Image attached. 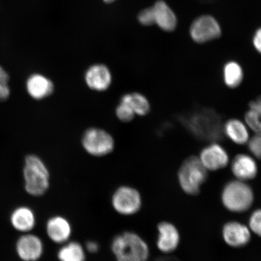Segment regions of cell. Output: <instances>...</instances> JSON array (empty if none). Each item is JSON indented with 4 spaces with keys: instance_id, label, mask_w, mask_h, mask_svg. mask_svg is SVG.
Instances as JSON below:
<instances>
[{
    "instance_id": "6da1fadb",
    "label": "cell",
    "mask_w": 261,
    "mask_h": 261,
    "mask_svg": "<svg viewBox=\"0 0 261 261\" xmlns=\"http://www.w3.org/2000/svg\"><path fill=\"white\" fill-rule=\"evenodd\" d=\"M180 122L195 138L210 142H218L224 136L220 116L213 110L203 109L182 116Z\"/></svg>"
},
{
    "instance_id": "7a4b0ae2",
    "label": "cell",
    "mask_w": 261,
    "mask_h": 261,
    "mask_svg": "<svg viewBox=\"0 0 261 261\" xmlns=\"http://www.w3.org/2000/svg\"><path fill=\"white\" fill-rule=\"evenodd\" d=\"M111 248L117 261H148L150 256L148 244L133 231L117 234Z\"/></svg>"
},
{
    "instance_id": "3957f363",
    "label": "cell",
    "mask_w": 261,
    "mask_h": 261,
    "mask_svg": "<svg viewBox=\"0 0 261 261\" xmlns=\"http://www.w3.org/2000/svg\"><path fill=\"white\" fill-rule=\"evenodd\" d=\"M221 201L228 212L243 214L252 207L254 192L247 182L234 179L224 186L221 193Z\"/></svg>"
},
{
    "instance_id": "277c9868",
    "label": "cell",
    "mask_w": 261,
    "mask_h": 261,
    "mask_svg": "<svg viewBox=\"0 0 261 261\" xmlns=\"http://www.w3.org/2000/svg\"><path fill=\"white\" fill-rule=\"evenodd\" d=\"M25 190L34 197H40L50 187V172L44 162L37 155L26 156L23 169Z\"/></svg>"
},
{
    "instance_id": "5b68a950",
    "label": "cell",
    "mask_w": 261,
    "mask_h": 261,
    "mask_svg": "<svg viewBox=\"0 0 261 261\" xmlns=\"http://www.w3.org/2000/svg\"><path fill=\"white\" fill-rule=\"evenodd\" d=\"M207 177L208 171L198 156L195 155L185 160L177 174L179 187L185 194L191 196L200 194L201 187Z\"/></svg>"
},
{
    "instance_id": "8992f818",
    "label": "cell",
    "mask_w": 261,
    "mask_h": 261,
    "mask_svg": "<svg viewBox=\"0 0 261 261\" xmlns=\"http://www.w3.org/2000/svg\"><path fill=\"white\" fill-rule=\"evenodd\" d=\"M81 143L88 154L96 158L111 154L115 147L112 135L107 130L96 127H91L85 130Z\"/></svg>"
},
{
    "instance_id": "52a82bcc",
    "label": "cell",
    "mask_w": 261,
    "mask_h": 261,
    "mask_svg": "<svg viewBox=\"0 0 261 261\" xmlns=\"http://www.w3.org/2000/svg\"><path fill=\"white\" fill-rule=\"evenodd\" d=\"M112 205L117 214L132 216L141 210L142 198L139 191L129 186H122L114 191Z\"/></svg>"
},
{
    "instance_id": "ba28073f",
    "label": "cell",
    "mask_w": 261,
    "mask_h": 261,
    "mask_svg": "<svg viewBox=\"0 0 261 261\" xmlns=\"http://www.w3.org/2000/svg\"><path fill=\"white\" fill-rule=\"evenodd\" d=\"M189 32L192 40L198 44L216 40L222 34L220 24L211 15H202L195 19Z\"/></svg>"
},
{
    "instance_id": "9c48e42d",
    "label": "cell",
    "mask_w": 261,
    "mask_h": 261,
    "mask_svg": "<svg viewBox=\"0 0 261 261\" xmlns=\"http://www.w3.org/2000/svg\"><path fill=\"white\" fill-rule=\"evenodd\" d=\"M252 232L247 225L238 221L226 222L221 230L223 241L234 249H240L247 246L252 240Z\"/></svg>"
},
{
    "instance_id": "30bf717a",
    "label": "cell",
    "mask_w": 261,
    "mask_h": 261,
    "mask_svg": "<svg viewBox=\"0 0 261 261\" xmlns=\"http://www.w3.org/2000/svg\"><path fill=\"white\" fill-rule=\"evenodd\" d=\"M198 158L208 171H217L226 167L230 161L226 149L217 142H211L201 149Z\"/></svg>"
},
{
    "instance_id": "8fae6325",
    "label": "cell",
    "mask_w": 261,
    "mask_h": 261,
    "mask_svg": "<svg viewBox=\"0 0 261 261\" xmlns=\"http://www.w3.org/2000/svg\"><path fill=\"white\" fill-rule=\"evenodd\" d=\"M84 81L91 90L103 92L109 89L112 84V73L106 64H94L85 72Z\"/></svg>"
},
{
    "instance_id": "7c38bea8",
    "label": "cell",
    "mask_w": 261,
    "mask_h": 261,
    "mask_svg": "<svg viewBox=\"0 0 261 261\" xmlns=\"http://www.w3.org/2000/svg\"><path fill=\"white\" fill-rule=\"evenodd\" d=\"M156 246L163 253L169 254L178 249L181 241L178 228L171 222L162 221L158 226Z\"/></svg>"
},
{
    "instance_id": "4fadbf2b",
    "label": "cell",
    "mask_w": 261,
    "mask_h": 261,
    "mask_svg": "<svg viewBox=\"0 0 261 261\" xmlns=\"http://www.w3.org/2000/svg\"><path fill=\"white\" fill-rule=\"evenodd\" d=\"M16 253L23 261H37L44 253L41 238L34 234H25L19 238L16 245Z\"/></svg>"
},
{
    "instance_id": "5bb4252c",
    "label": "cell",
    "mask_w": 261,
    "mask_h": 261,
    "mask_svg": "<svg viewBox=\"0 0 261 261\" xmlns=\"http://www.w3.org/2000/svg\"><path fill=\"white\" fill-rule=\"evenodd\" d=\"M230 169L236 179L245 182L252 180L258 173L255 159L246 154H239L234 156Z\"/></svg>"
},
{
    "instance_id": "9a60e30c",
    "label": "cell",
    "mask_w": 261,
    "mask_h": 261,
    "mask_svg": "<svg viewBox=\"0 0 261 261\" xmlns=\"http://www.w3.org/2000/svg\"><path fill=\"white\" fill-rule=\"evenodd\" d=\"M46 233L52 242L64 244L69 241L72 234V227L67 218L57 215L47 221Z\"/></svg>"
},
{
    "instance_id": "2e32d148",
    "label": "cell",
    "mask_w": 261,
    "mask_h": 261,
    "mask_svg": "<svg viewBox=\"0 0 261 261\" xmlns=\"http://www.w3.org/2000/svg\"><path fill=\"white\" fill-rule=\"evenodd\" d=\"M26 89L33 99L42 100L53 94L55 87L49 78L43 74L35 73L29 77Z\"/></svg>"
},
{
    "instance_id": "e0dca14e",
    "label": "cell",
    "mask_w": 261,
    "mask_h": 261,
    "mask_svg": "<svg viewBox=\"0 0 261 261\" xmlns=\"http://www.w3.org/2000/svg\"><path fill=\"white\" fill-rule=\"evenodd\" d=\"M155 24L165 32H172L177 25V18L175 13L163 0H158L152 6Z\"/></svg>"
},
{
    "instance_id": "ac0fdd59",
    "label": "cell",
    "mask_w": 261,
    "mask_h": 261,
    "mask_svg": "<svg viewBox=\"0 0 261 261\" xmlns=\"http://www.w3.org/2000/svg\"><path fill=\"white\" fill-rule=\"evenodd\" d=\"M223 130L224 136L238 145L247 144L250 139L246 124L238 119L227 120L223 125Z\"/></svg>"
},
{
    "instance_id": "d6986e66",
    "label": "cell",
    "mask_w": 261,
    "mask_h": 261,
    "mask_svg": "<svg viewBox=\"0 0 261 261\" xmlns=\"http://www.w3.org/2000/svg\"><path fill=\"white\" fill-rule=\"evenodd\" d=\"M11 222L16 230L28 233L35 227L36 217L31 208L19 207L12 212Z\"/></svg>"
},
{
    "instance_id": "ffe728a7",
    "label": "cell",
    "mask_w": 261,
    "mask_h": 261,
    "mask_svg": "<svg viewBox=\"0 0 261 261\" xmlns=\"http://www.w3.org/2000/svg\"><path fill=\"white\" fill-rule=\"evenodd\" d=\"M244 70L241 65L236 61H227L223 68L224 83L230 89H236L241 86L244 80Z\"/></svg>"
},
{
    "instance_id": "44dd1931",
    "label": "cell",
    "mask_w": 261,
    "mask_h": 261,
    "mask_svg": "<svg viewBox=\"0 0 261 261\" xmlns=\"http://www.w3.org/2000/svg\"><path fill=\"white\" fill-rule=\"evenodd\" d=\"M120 102L128 105L136 115L145 116L151 111V104L145 95L138 92H133L124 94Z\"/></svg>"
},
{
    "instance_id": "7402d4cb",
    "label": "cell",
    "mask_w": 261,
    "mask_h": 261,
    "mask_svg": "<svg viewBox=\"0 0 261 261\" xmlns=\"http://www.w3.org/2000/svg\"><path fill=\"white\" fill-rule=\"evenodd\" d=\"M57 256L60 261H86V249L77 241H68L58 250Z\"/></svg>"
},
{
    "instance_id": "603a6c76",
    "label": "cell",
    "mask_w": 261,
    "mask_h": 261,
    "mask_svg": "<svg viewBox=\"0 0 261 261\" xmlns=\"http://www.w3.org/2000/svg\"><path fill=\"white\" fill-rule=\"evenodd\" d=\"M245 123L254 134H261V116L256 111L249 109L245 114Z\"/></svg>"
},
{
    "instance_id": "cb8c5ba5",
    "label": "cell",
    "mask_w": 261,
    "mask_h": 261,
    "mask_svg": "<svg viewBox=\"0 0 261 261\" xmlns=\"http://www.w3.org/2000/svg\"><path fill=\"white\" fill-rule=\"evenodd\" d=\"M116 115L120 121L125 123L132 122L135 119L136 114L126 103L120 102L116 109Z\"/></svg>"
},
{
    "instance_id": "d4e9b609",
    "label": "cell",
    "mask_w": 261,
    "mask_h": 261,
    "mask_svg": "<svg viewBox=\"0 0 261 261\" xmlns=\"http://www.w3.org/2000/svg\"><path fill=\"white\" fill-rule=\"evenodd\" d=\"M247 226L251 232L261 238V208L254 210L250 214Z\"/></svg>"
},
{
    "instance_id": "484cf974",
    "label": "cell",
    "mask_w": 261,
    "mask_h": 261,
    "mask_svg": "<svg viewBox=\"0 0 261 261\" xmlns=\"http://www.w3.org/2000/svg\"><path fill=\"white\" fill-rule=\"evenodd\" d=\"M9 81V74L0 66V101L8 99L10 96Z\"/></svg>"
},
{
    "instance_id": "4316f807",
    "label": "cell",
    "mask_w": 261,
    "mask_h": 261,
    "mask_svg": "<svg viewBox=\"0 0 261 261\" xmlns=\"http://www.w3.org/2000/svg\"><path fill=\"white\" fill-rule=\"evenodd\" d=\"M247 144L253 158L261 159V134H255L249 139Z\"/></svg>"
},
{
    "instance_id": "83f0119b",
    "label": "cell",
    "mask_w": 261,
    "mask_h": 261,
    "mask_svg": "<svg viewBox=\"0 0 261 261\" xmlns=\"http://www.w3.org/2000/svg\"><path fill=\"white\" fill-rule=\"evenodd\" d=\"M140 24L145 26L155 24L154 11L152 7L146 8L140 11L138 16Z\"/></svg>"
},
{
    "instance_id": "f1b7e54d",
    "label": "cell",
    "mask_w": 261,
    "mask_h": 261,
    "mask_svg": "<svg viewBox=\"0 0 261 261\" xmlns=\"http://www.w3.org/2000/svg\"><path fill=\"white\" fill-rule=\"evenodd\" d=\"M253 45L257 53L261 55V28L254 33L252 40Z\"/></svg>"
},
{
    "instance_id": "f546056e",
    "label": "cell",
    "mask_w": 261,
    "mask_h": 261,
    "mask_svg": "<svg viewBox=\"0 0 261 261\" xmlns=\"http://www.w3.org/2000/svg\"><path fill=\"white\" fill-rule=\"evenodd\" d=\"M86 250L90 253H96L99 250V245L96 241H89L86 244Z\"/></svg>"
},
{
    "instance_id": "4dcf8cb0",
    "label": "cell",
    "mask_w": 261,
    "mask_h": 261,
    "mask_svg": "<svg viewBox=\"0 0 261 261\" xmlns=\"http://www.w3.org/2000/svg\"><path fill=\"white\" fill-rule=\"evenodd\" d=\"M249 107V109L256 111L261 116V96L257 97L255 100L251 101Z\"/></svg>"
},
{
    "instance_id": "1f68e13d",
    "label": "cell",
    "mask_w": 261,
    "mask_h": 261,
    "mask_svg": "<svg viewBox=\"0 0 261 261\" xmlns=\"http://www.w3.org/2000/svg\"><path fill=\"white\" fill-rule=\"evenodd\" d=\"M103 1L106 3H108V4H110V3H112L114 2H115L116 0H103Z\"/></svg>"
}]
</instances>
